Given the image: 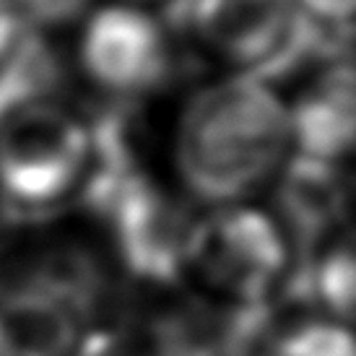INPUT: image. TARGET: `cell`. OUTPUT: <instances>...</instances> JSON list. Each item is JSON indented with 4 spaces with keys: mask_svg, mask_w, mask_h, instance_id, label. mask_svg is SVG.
<instances>
[{
    "mask_svg": "<svg viewBox=\"0 0 356 356\" xmlns=\"http://www.w3.org/2000/svg\"><path fill=\"white\" fill-rule=\"evenodd\" d=\"M289 143V109L273 89L237 76L190 99L177 130V169L193 195L232 206L273 177Z\"/></svg>",
    "mask_w": 356,
    "mask_h": 356,
    "instance_id": "obj_1",
    "label": "cell"
},
{
    "mask_svg": "<svg viewBox=\"0 0 356 356\" xmlns=\"http://www.w3.org/2000/svg\"><path fill=\"white\" fill-rule=\"evenodd\" d=\"M81 200L107 227L122 266L136 278L172 284L188 270L198 218L138 161L89 164Z\"/></svg>",
    "mask_w": 356,
    "mask_h": 356,
    "instance_id": "obj_2",
    "label": "cell"
},
{
    "mask_svg": "<svg viewBox=\"0 0 356 356\" xmlns=\"http://www.w3.org/2000/svg\"><path fill=\"white\" fill-rule=\"evenodd\" d=\"M89 125L55 104L21 109L0 125V203L10 216L40 218L83 188Z\"/></svg>",
    "mask_w": 356,
    "mask_h": 356,
    "instance_id": "obj_3",
    "label": "cell"
},
{
    "mask_svg": "<svg viewBox=\"0 0 356 356\" xmlns=\"http://www.w3.org/2000/svg\"><path fill=\"white\" fill-rule=\"evenodd\" d=\"M289 263L286 237L273 218L248 206H227L198 221L188 270H195L216 297L268 305Z\"/></svg>",
    "mask_w": 356,
    "mask_h": 356,
    "instance_id": "obj_4",
    "label": "cell"
},
{
    "mask_svg": "<svg viewBox=\"0 0 356 356\" xmlns=\"http://www.w3.org/2000/svg\"><path fill=\"white\" fill-rule=\"evenodd\" d=\"M81 63L99 89L133 99L169 79V37L156 19L136 6L102 8L83 29Z\"/></svg>",
    "mask_w": 356,
    "mask_h": 356,
    "instance_id": "obj_5",
    "label": "cell"
},
{
    "mask_svg": "<svg viewBox=\"0 0 356 356\" xmlns=\"http://www.w3.org/2000/svg\"><path fill=\"white\" fill-rule=\"evenodd\" d=\"M167 16L257 79L286 44L299 6L297 0H172Z\"/></svg>",
    "mask_w": 356,
    "mask_h": 356,
    "instance_id": "obj_6",
    "label": "cell"
},
{
    "mask_svg": "<svg viewBox=\"0 0 356 356\" xmlns=\"http://www.w3.org/2000/svg\"><path fill=\"white\" fill-rule=\"evenodd\" d=\"M278 213L289 257L297 250V270L289 278L294 294H309L317 250L348 216L351 188L338 164L297 154L278 182Z\"/></svg>",
    "mask_w": 356,
    "mask_h": 356,
    "instance_id": "obj_7",
    "label": "cell"
},
{
    "mask_svg": "<svg viewBox=\"0 0 356 356\" xmlns=\"http://www.w3.org/2000/svg\"><path fill=\"white\" fill-rule=\"evenodd\" d=\"M270 327V307L224 297H182L151 323V356H252Z\"/></svg>",
    "mask_w": 356,
    "mask_h": 356,
    "instance_id": "obj_8",
    "label": "cell"
},
{
    "mask_svg": "<svg viewBox=\"0 0 356 356\" xmlns=\"http://www.w3.org/2000/svg\"><path fill=\"white\" fill-rule=\"evenodd\" d=\"M289 130L302 156L333 164L356 156V63L325 65L294 102Z\"/></svg>",
    "mask_w": 356,
    "mask_h": 356,
    "instance_id": "obj_9",
    "label": "cell"
},
{
    "mask_svg": "<svg viewBox=\"0 0 356 356\" xmlns=\"http://www.w3.org/2000/svg\"><path fill=\"white\" fill-rule=\"evenodd\" d=\"M76 317L34 294L0 297V356H73Z\"/></svg>",
    "mask_w": 356,
    "mask_h": 356,
    "instance_id": "obj_10",
    "label": "cell"
},
{
    "mask_svg": "<svg viewBox=\"0 0 356 356\" xmlns=\"http://www.w3.org/2000/svg\"><path fill=\"white\" fill-rule=\"evenodd\" d=\"M63 79L60 58L40 31L21 24L10 50L0 60V125L21 109L44 104Z\"/></svg>",
    "mask_w": 356,
    "mask_h": 356,
    "instance_id": "obj_11",
    "label": "cell"
},
{
    "mask_svg": "<svg viewBox=\"0 0 356 356\" xmlns=\"http://www.w3.org/2000/svg\"><path fill=\"white\" fill-rule=\"evenodd\" d=\"M309 297L338 320L356 323V229L317 255L309 273Z\"/></svg>",
    "mask_w": 356,
    "mask_h": 356,
    "instance_id": "obj_12",
    "label": "cell"
},
{
    "mask_svg": "<svg viewBox=\"0 0 356 356\" xmlns=\"http://www.w3.org/2000/svg\"><path fill=\"white\" fill-rule=\"evenodd\" d=\"M273 356H356V333L333 320H309L273 341Z\"/></svg>",
    "mask_w": 356,
    "mask_h": 356,
    "instance_id": "obj_13",
    "label": "cell"
},
{
    "mask_svg": "<svg viewBox=\"0 0 356 356\" xmlns=\"http://www.w3.org/2000/svg\"><path fill=\"white\" fill-rule=\"evenodd\" d=\"M10 3L21 24L34 31L70 26L89 8V0H10Z\"/></svg>",
    "mask_w": 356,
    "mask_h": 356,
    "instance_id": "obj_14",
    "label": "cell"
},
{
    "mask_svg": "<svg viewBox=\"0 0 356 356\" xmlns=\"http://www.w3.org/2000/svg\"><path fill=\"white\" fill-rule=\"evenodd\" d=\"M73 356H151L146 348L136 343L120 330H94L81 341Z\"/></svg>",
    "mask_w": 356,
    "mask_h": 356,
    "instance_id": "obj_15",
    "label": "cell"
},
{
    "mask_svg": "<svg viewBox=\"0 0 356 356\" xmlns=\"http://www.w3.org/2000/svg\"><path fill=\"white\" fill-rule=\"evenodd\" d=\"M307 16L325 24H343L356 16V0H299Z\"/></svg>",
    "mask_w": 356,
    "mask_h": 356,
    "instance_id": "obj_16",
    "label": "cell"
},
{
    "mask_svg": "<svg viewBox=\"0 0 356 356\" xmlns=\"http://www.w3.org/2000/svg\"><path fill=\"white\" fill-rule=\"evenodd\" d=\"M21 29V19L16 16V8L10 0H0V60L10 50V44L16 40Z\"/></svg>",
    "mask_w": 356,
    "mask_h": 356,
    "instance_id": "obj_17",
    "label": "cell"
},
{
    "mask_svg": "<svg viewBox=\"0 0 356 356\" xmlns=\"http://www.w3.org/2000/svg\"><path fill=\"white\" fill-rule=\"evenodd\" d=\"M125 3H172V0H125Z\"/></svg>",
    "mask_w": 356,
    "mask_h": 356,
    "instance_id": "obj_18",
    "label": "cell"
},
{
    "mask_svg": "<svg viewBox=\"0 0 356 356\" xmlns=\"http://www.w3.org/2000/svg\"><path fill=\"white\" fill-rule=\"evenodd\" d=\"M354 37H356V34H354Z\"/></svg>",
    "mask_w": 356,
    "mask_h": 356,
    "instance_id": "obj_19",
    "label": "cell"
}]
</instances>
